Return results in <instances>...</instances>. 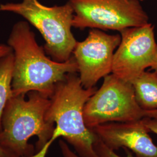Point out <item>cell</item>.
Segmentation results:
<instances>
[{"instance_id": "cell-1", "label": "cell", "mask_w": 157, "mask_h": 157, "mask_svg": "<svg viewBox=\"0 0 157 157\" xmlns=\"http://www.w3.org/2000/svg\"><path fill=\"white\" fill-rule=\"evenodd\" d=\"M8 45L13 54V96L26 95L35 91L50 98L59 82L67 73L78 71L73 56L64 62H56L47 56L44 48L38 44L28 22L20 21L13 25Z\"/></svg>"}, {"instance_id": "cell-2", "label": "cell", "mask_w": 157, "mask_h": 157, "mask_svg": "<svg viewBox=\"0 0 157 157\" xmlns=\"http://www.w3.org/2000/svg\"><path fill=\"white\" fill-rule=\"evenodd\" d=\"M95 87L85 89L76 73H67L56 85L50 98L46 120L56 124L49 141L39 152L29 157H45L51 144L59 137L73 146L80 157H98L94 149L97 136L84 122L86 103L97 91Z\"/></svg>"}, {"instance_id": "cell-3", "label": "cell", "mask_w": 157, "mask_h": 157, "mask_svg": "<svg viewBox=\"0 0 157 157\" xmlns=\"http://www.w3.org/2000/svg\"><path fill=\"white\" fill-rule=\"evenodd\" d=\"M12 96L2 114L0 144L17 157H29L39 152L50 140L55 124L45 114L50 98L37 91Z\"/></svg>"}, {"instance_id": "cell-4", "label": "cell", "mask_w": 157, "mask_h": 157, "mask_svg": "<svg viewBox=\"0 0 157 157\" xmlns=\"http://www.w3.org/2000/svg\"><path fill=\"white\" fill-rule=\"evenodd\" d=\"M0 12H10L24 17L37 29L45 40V53L58 62L69 60L77 43L71 28L73 8L67 2L61 6H47L38 0L0 4Z\"/></svg>"}, {"instance_id": "cell-5", "label": "cell", "mask_w": 157, "mask_h": 157, "mask_svg": "<svg viewBox=\"0 0 157 157\" xmlns=\"http://www.w3.org/2000/svg\"><path fill=\"white\" fill-rule=\"evenodd\" d=\"M101 87L90 97L84 107L86 126L91 129L111 122H128L144 118L133 85L113 74L104 78Z\"/></svg>"}, {"instance_id": "cell-6", "label": "cell", "mask_w": 157, "mask_h": 157, "mask_svg": "<svg viewBox=\"0 0 157 157\" xmlns=\"http://www.w3.org/2000/svg\"><path fill=\"white\" fill-rule=\"evenodd\" d=\"M73 8V27L121 32L148 23L140 0H69Z\"/></svg>"}, {"instance_id": "cell-7", "label": "cell", "mask_w": 157, "mask_h": 157, "mask_svg": "<svg viewBox=\"0 0 157 157\" xmlns=\"http://www.w3.org/2000/svg\"><path fill=\"white\" fill-rule=\"evenodd\" d=\"M119 32L121 41L113 55L112 73L131 83L155 62L157 44L154 26L149 23Z\"/></svg>"}, {"instance_id": "cell-8", "label": "cell", "mask_w": 157, "mask_h": 157, "mask_svg": "<svg viewBox=\"0 0 157 157\" xmlns=\"http://www.w3.org/2000/svg\"><path fill=\"white\" fill-rule=\"evenodd\" d=\"M121 37L119 34H108L93 29L83 41L75 47L73 56L78 65L79 78L83 87H95L102 78L112 72L113 58L119 45Z\"/></svg>"}, {"instance_id": "cell-9", "label": "cell", "mask_w": 157, "mask_h": 157, "mask_svg": "<svg viewBox=\"0 0 157 157\" xmlns=\"http://www.w3.org/2000/svg\"><path fill=\"white\" fill-rule=\"evenodd\" d=\"M90 130L113 151L126 148L136 157H157V146L148 134L143 118L132 122L102 124Z\"/></svg>"}, {"instance_id": "cell-10", "label": "cell", "mask_w": 157, "mask_h": 157, "mask_svg": "<svg viewBox=\"0 0 157 157\" xmlns=\"http://www.w3.org/2000/svg\"><path fill=\"white\" fill-rule=\"evenodd\" d=\"M137 103L144 111L157 109V72H143L131 82Z\"/></svg>"}, {"instance_id": "cell-11", "label": "cell", "mask_w": 157, "mask_h": 157, "mask_svg": "<svg viewBox=\"0 0 157 157\" xmlns=\"http://www.w3.org/2000/svg\"><path fill=\"white\" fill-rule=\"evenodd\" d=\"M13 68V51L0 58V132L2 114L6 105L13 95L12 89Z\"/></svg>"}, {"instance_id": "cell-12", "label": "cell", "mask_w": 157, "mask_h": 157, "mask_svg": "<svg viewBox=\"0 0 157 157\" xmlns=\"http://www.w3.org/2000/svg\"><path fill=\"white\" fill-rule=\"evenodd\" d=\"M94 149L98 157H122L118 155L113 150L109 148L97 137L94 143ZM123 149L125 152V157H134L129 149L126 148Z\"/></svg>"}, {"instance_id": "cell-13", "label": "cell", "mask_w": 157, "mask_h": 157, "mask_svg": "<svg viewBox=\"0 0 157 157\" xmlns=\"http://www.w3.org/2000/svg\"><path fill=\"white\" fill-rule=\"evenodd\" d=\"M143 121L149 132L157 135V118L144 117Z\"/></svg>"}, {"instance_id": "cell-14", "label": "cell", "mask_w": 157, "mask_h": 157, "mask_svg": "<svg viewBox=\"0 0 157 157\" xmlns=\"http://www.w3.org/2000/svg\"><path fill=\"white\" fill-rule=\"evenodd\" d=\"M59 145L62 152V155L64 157H80L74 152L72 151L67 144L63 140L59 141Z\"/></svg>"}, {"instance_id": "cell-15", "label": "cell", "mask_w": 157, "mask_h": 157, "mask_svg": "<svg viewBox=\"0 0 157 157\" xmlns=\"http://www.w3.org/2000/svg\"><path fill=\"white\" fill-rule=\"evenodd\" d=\"M12 52V49L8 44H0V58L8 55Z\"/></svg>"}, {"instance_id": "cell-16", "label": "cell", "mask_w": 157, "mask_h": 157, "mask_svg": "<svg viewBox=\"0 0 157 157\" xmlns=\"http://www.w3.org/2000/svg\"><path fill=\"white\" fill-rule=\"evenodd\" d=\"M0 157H17L10 152L7 151L0 144Z\"/></svg>"}, {"instance_id": "cell-17", "label": "cell", "mask_w": 157, "mask_h": 157, "mask_svg": "<svg viewBox=\"0 0 157 157\" xmlns=\"http://www.w3.org/2000/svg\"><path fill=\"white\" fill-rule=\"evenodd\" d=\"M144 117L157 118V109L151 111H144Z\"/></svg>"}, {"instance_id": "cell-18", "label": "cell", "mask_w": 157, "mask_h": 157, "mask_svg": "<svg viewBox=\"0 0 157 157\" xmlns=\"http://www.w3.org/2000/svg\"><path fill=\"white\" fill-rule=\"evenodd\" d=\"M152 70H153L154 71H155V72H157V56H156V59H155V62H154V63L153 64V65L151 67Z\"/></svg>"}, {"instance_id": "cell-19", "label": "cell", "mask_w": 157, "mask_h": 157, "mask_svg": "<svg viewBox=\"0 0 157 157\" xmlns=\"http://www.w3.org/2000/svg\"><path fill=\"white\" fill-rule=\"evenodd\" d=\"M140 1H143V0H140Z\"/></svg>"}]
</instances>
